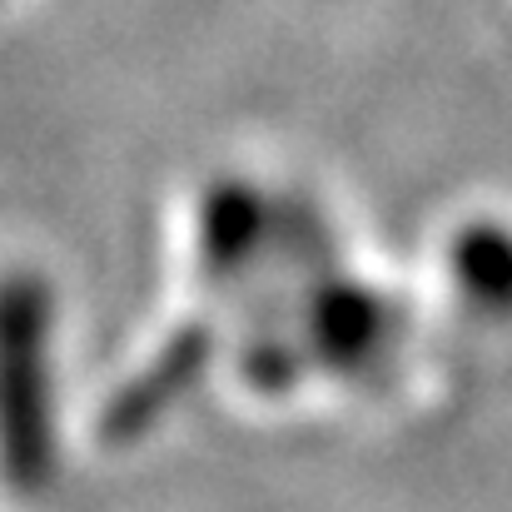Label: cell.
<instances>
[{
  "label": "cell",
  "mask_w": 512,
  "mask_h": 512,
  "mask_svg": "<svg viewBox=\"0 0 512 512\" xmlns=\"http://www.w3.org/2000/svg\"><path fill=\"white\" fill-rule=\"evenodd\" d=\"M458 284L493 309H512V239L503 229H468L458 239Z\"/></svg>",
  "instance_id": "2"
},
{
  "label": "cell",
  "mask_w": 512,
  "mask_h": 512,
  "mask_svg": "<svg viewBox=\"0 0 512 512\" xmlns=\"http://www.w3.org/2000/svg\"><path fill=\"white\" fill-rule=\"evenodd\" d=\"M0 448L15 488H40L50 473L45 423V294L40 284L0 289Z\"/></svg>",
  "instance_id": "1"
}]
</instances>
